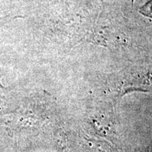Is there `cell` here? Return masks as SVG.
Here are the masks:
<instances>
[{
    "label": "cell",
    "instance_id": "obj_1",
    "mask_svg": "<svg viewBox=\"0 0 152 152\" xmlns=\"http://www.w3.org/2000/svg\"><path fill=\"white\" fill-rule=\"evenodd\" d=\"M141 10V12L143 14L150 16L152 14V1L144 6L143 8H142Z\"/></svg>",
    "mask_w": 152,
    "mask_h": 152
}]
</instances>
